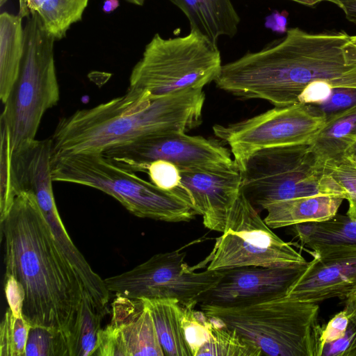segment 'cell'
Segmentation results:
<instances>
[{
	"label": "cell",
	"instance_id": "cell-1",
	"mask_svg": "<svg viewBox=\"0 0 356 356\" xmlns=\"http://www.w3.org/2000/svg\"><path fill=\"white\" fill-rule=\"evenodd\" d=\"M0 229L5 273L25 289L23 316L31 326L64 332L71 339L73 356L86 298L34 195L19 193L0 220Z\"/></svg>",
	"mask_w": 356,
	"mask_h": 356
},
{
	"label": "cell",
	"instance_id": "cell-2",
	"mask_svg": "<svg viewBox=\"0 0 356 356\" xmlns=\"http://www.w3.org/2000/svg\"><path fill=\"white\" fill-rule=\"evenodd\" d=\"M202 88L152 97L129 89L122 96L62 118L49 138L51 159L103 152L118 146L168 133H187L202 122Z\"/></svg>",
	"mask_w": 356,
	"mask_h": 356
},
{
	"label": "cell",
	"instance_id": "cell-3",
	"mask_svg": "<svg viewBox=\"0 0 356 356\" xmlns=\"http://www.w3.org/2000/svg\"><path fill=\"white\" fill-rule=\"evenodd\" d=\"M207 316L234 329L271 356H321L316 302L282 297L238 307L201 304Z\"/></svg>",
	"mask_w": 356,
	"mask_h": 356
},
{
	"label": "cell",
	"instance_id": "cell-4",
	"mask_svg": "<svg viewBox=\"0 0 356 356\" xmlns=\"http://www.w3.org/2000/svg\"><path fill=\"white\" fill-rule=\"evenodd\" d=\"M53 181L98 189L139 218L168 222H189L197 214L181 188L161 189L135 172L118 166L101 152L78 153L51 159Z\"/></svg>",
	"mask_w": 356,
	"mask_h": 356
},
{
	"label": "cell",
	"instance_id": "cell-5",
	"mask_svg": "<svg viewBox=\"0 0 356 356\" xmlns=\"http://www.w3.org/2000/svg\"><path fill=\"white\" fill-rule=\"evenodd\" d=\"M24 29L20 71L1 115L12 152L35 140L43 115L60 98L54 53L56 39L35 13L26 17Z\"/></svg>",
	"mask_w": 356,
	"mask_h": 356
},
{
	"label": "cell",
	"instance_id": "cell-6",
	"mask_svg": "<svg viewBox=\"0 0 356 356\" xmlns=\"http://www.w3.org/2000/svg\"><path fill=\"white\" fill-rule=\"evenodd\" d=\"M222 65L217 44L195 31L169 38L156 33L132 70L129 89L152 97L203 89L215 81Z\"/></svg>",
	"mask_w": 356,
	"mask_h": 356
},
{
	"label": "cell",
	"instance_id": "cell-7",
	"mask_svg": "<svg viewBox=\"0 0 356 356\" xmlns=\"http://www.w3.org/2000/svg\"><path fill=\"white\" fill-rule=\"evenodd\" d=\"M241 175V191L254 207L263 209L270 203L300 197L336 195L344 198L309 145L260 150L248 159Z\"/></svg>",
	"mask_w": 356,
	"mask_h": 356
},
{
	"label": "cell",
	"instance_id": "cell-8",
	"mask_svg": "<svg viewBox=\"0 0 356 356\" xmlns=\"http://www.w3.org/2000/svg\"><path fill=\"white\" fill-rule=\"evenodd\" d=\"M205 261H209V270L307 261L272 231L242 191L229 212L222 235L216 238Z\"/></svg>",
	"mask_w": 356,
	"mask_h": 356
},
{
	"label": "cell",
	"instance_id": "cell-9",
	"mask_svg": "<svg viewBox=\"0 0 356 356\" xmlns=\"http://www.w3.org/2000/svg\"><path fill=\"white\" fill-rule=\"evenodd\" d=\"M179 248L153 255L130 270L104 279L110 292L129 298H175L195 307L213 289L225 269L196 273Z\"/></svg>",
	"mask_w": 356,
	"mask_h": 356
},
{
	"label": "cell",
	"instance_id": "cell-10",
	"mask_svg": "<svg viewBox=\"0 0 356 356\" xmlns=\"http://www.w3.org/2000/svg\"><path fill=\"white\" fill-rule=\"evenodd\" d=\"M326 118L314 106L294 104L268 110L228 125L216 124L214 134L227 144L240 172L257 152L272 147L309 145Z\"/></svg>",
	"mask_w": 356,
	"mask_h": 356
},
{
	"label": "cell",
	"instance_id": "cell-11",
	"mask_svg": "<svg viewBox=\"0 0 356 356\" xmlns=\"http://www.w3.org/2000/svg\"><path fill=\"white\" fill-rule=\"evenodd\" d=\"M118 166L133 172L147 171L156 160L169 161L179 169L228 166L235 164L229 151L218 141L186 133H168L114 147L102 152Z\"/></svg>",
	"mask_w": 356,
	"mask_h": 356
},
{
	"label": "cell",
	"instance_id": "cell-12",
	"mask_svg": "<svg viewBox=\"0 0 356 356\" xmlns=\"http://www.w3.org/2000/svg\"><path fill=\"white\" fill-rule=\"evenodd\" d=\"M309 261L277 266H242L224 274L200 302L238 307L285 297L307 268Z\"/></svg>",
	"mask_w": 356,
	"mask_h": 356
},
{
	"label": "cell",
	"instance_id": "cell-13",
	"mask_svg": "<svg viewBox=\"0 0 356 356\" xmlns=\"http://www.w3.org/2000/svg\"><path fill=\"white\" fill-rule=\"evenodd\" d=\"M310 253L313 259L286 297L318 303L356 291V245H318Z\"/></svg>",
	"mask_w": 356,
	"mask_h": 356
},
{
	"label": "cell",
	"instance_id": "cell-14",
	"mask_svg": "<svg viewBox=\"0 0 356 356\" xmlns=\"http://www.w3.org/2000/svg\"><path fill=\"white\" fill-rule=\"evenodd\" d=\"M179 188L189 197L205 227L222 232L229 211L241 191V175L236 164L179 169Z\"/></svg>",
	"mask_w": 356,
	"mask_h": 356
},
{
	"label": "cell",
	"instance_id": "cell-15",
	"mask_svg": "<svg viewBox=\"0 0 356 356\" xmlns=\"http://www.w3.org/2000/svg\"><path fill=\"white\" fill-rule=\"evenodd\" d=\"M115 296L110 324L120 332L127 356H165L151 312L143 300Z\"/></svg>",
	"mask_w": 356,
	"mask_h": 356
},
{
	"label": "cell",
	"instance_id": "cell-16",
	"mask_svg": "<svg viewBox=\"0 0 356 356\" xmlns=\"http://www.w3.org/2000/svg\"><path fill=\"white\" fill-rule=\"evenodd\" d=\"M178 7L195 31L217 44L221 36L234 37L240 17L231 0H168Z\"/></svg>",
	"mask_w": 356,
	"mask_h": 356
},
{
	"label": "cell",
	"instance_id": "cell-17",
	"mask_svg": "<svg viewBox=\"0 0 356 356\" xmlns=\"http://www.w3.org/2000/svg\"><path fill=\"white\" fill-rule=\"evenodd\" d=\"M343 200L341 195H317L275 202L264 207V221L277 229L327 220L337 213Z\"/></svg>",
	"mask_w": 356,
	"mask_h": 356
},
{
	"label": "cell",
	"instance_id": "cell-18",
	"mask_svg": "<svg viewBox=\"0 0 356 356\" xmlns=\"http://www.w3.org/2000/svg\"><path fill=\"white\" fill-rule=\"evenodd\" d=\"M22 17L8 12L0 15V99L3 104L19 76L24 51Z\"/></svg>",
	"mask_w": 356,
	"mask_h": 356
},
{
	"label": "cell",
	"instance_id": "cell-19",
	"mask_svg": "<svg viewBox=\"0 0 356 356\" xmlns=\"http://www.w3.org/2000/svg\"><path fill=\"white\" fill-rule=\"evenodd\" d=\"M149 308L167 356H193L182 325L184 306L175 298H141Z\"/></svg>",
	"mask_w": 356,
	"mask_h": 356
},
{
	"label": "cell",
	"instance_id": "cell-20",
	"mask_svg": "<svg viewBox=\"0 0 356 356\" xmlns=\"http://www.w3.org/2000/svg\"><path fill=\"white\" fill-rule=\"evenodd\" d=\"M356 140V105L326 118L325 122L309 144L317 163L342 157L346 148Z\"/></svg>",
	"mask_w": 356,
	"mask_h": 356
},
{
	"label": "cell",
	"instance_id": "cell-21",
	"mask_svg": "<svg viewBox=\"0 0 356 356\" xmlns=\"http://www.w3.org/2000/svg\"><path fill=\"white\" fill-rule=\"evenodd\" d=\"M89 0H19L22 18L36 14L47 31L63 39L70 26L80 21Z\"/></svg>",
	"mask_w": 356,
	"mask_h": 356
},
{
	"label": "cell",
	"instance_id": "cell-22",
	"mask_svg": "<svg viewBox=\"0 0 356 356\" xmlns=\"http://www.w3.org/2000/svg\"><path fill=\"white\" fill-rule=\"evenodd\" d=\"M291 231L300 245L309 250L323 245H356V220L346 215L337 213L327 220L295 225Z\"/></svg>",
	"mask_w": 356,
	"mask_h": 356
},
{
	"label": "cell",
	"instance_id": "cell-23",
	"mask_svg": "<svg viewBox=\"0 0 356 356\" xmlns=\"http://www.w3.org/2000/svg\"><path fill=\"white\" fill-rule=\"evenodd\" d=\"M210 318L211 320V337L199 349L195 356L264 355L259 347L246 340L236 330L226 327L214 318Z\"/></svg>",
	"mask_w": 356,
	"mask_h": 356
},
{
	"label": "cell",
	"instance_id": "cell-24",
	"mask_svg": "<svg viewBox=\"0 0 356 356\" xmlns=\"http://www.w3.org/2000/svg\"><path fill=\"white\" fill-rule=\"evenodd\" d=\"M25 356H72V341L62 330L31 326Z\"/></svg>",
	"mask_w": 356,
	"mask_h": 356
},
{
	"label": "cell",
	"instance_id": "cell-25",
	"mask_svg": "<svg viewBox=\"0 0 356 356\" xmlns=\"http://www.w3.org/2000/svg\"><path fill=\"white\" fill-rule=\"evenodd\" d=\"M31 325L8 307L0 325V356H25Z\"/></svg>",
	"mask_w": 356,
	"mask_h": 356
},
{
	"label": "cell",
	"instance_id": "cell-26",
	"mask_svg": "<svg viewBox=\"0 0 356 356\" xmlns=\"http://www.w3.org/2000/svg\"><path fill=\"white\" fill-rule=\"evenodd\" d=\"M322 166L323 172L340 186L348 202L346 216L356 220V166L343 156L327 161Z\"/></svg>",
	"mask_w": 356,
	"mask_h": 356
},
{
	"label": "cell",
	"instance_id": "cell-27",
	"mask_svg": "<svg viewBox=\"0 0 356 356\" xmlns=\"http://www.w3.org/2000/svg\"><path fill=\"white\" fill-rule=\"evenodd\" d=\"M105 315L94 311L89 301L83 298L79 330L76 337L73 356L95 355L101 321Z\"/></svg>",
	"mask_w": 356,
	"mask_h": 356
},
{
	"label": "cell",
	"instance_id": "cell-28",
	"mask_svg": "<svg viewBox=\"0 0 356 356\" xmlns=\"http://www.w3.org/2000/svg\"><path fill=\"white\" fill-rule=\"evenodd\" d=\"M182 325L193 356L211 337V320L203 312L192 306H184Z\"/></svg>",
	"mask_w": 356,
	"mask_h": 356
},
{
	"label": "cell",
	"instance_id": "cell-29",
	"mask_svg": "<svg viewBox=\"0 0 356 356\" xmlns=\"http://www.w3.org/2000/svg\"><path fill=\"white\" fill-rule=\"evenodd\" d=\"M344 301L348 314L346 327L337 339L323 346L321 356H356V302L350 298Z\"/></svg>",
	"mask_w": 356,
	"mask_h": 356
},
{
	"label": "cell",
	"instance_id": "cell-30",
	"mask_svg": "<svg viewBox=\"0 0 356 356\" xmlns=\"http://www.w3.org/2000/svg\"><path fill=\"white\" fill-rule=\"evenodd\" d=\"M11 148L8 130L1 123V191H0V220H2L9 211L15 195L10 182V161Z\"/></svg>",
	"mask_w": 356,
	"mask_h": 356
},
{
	"label": "cell",
	"instance_id": "cell-31",
	"mask_svg": "<svg viewBox=\"0 0 356 356\" xmlns=\"http://www.w3.org/2000/svg\"><path fill=\"white\" fill-rule=\"evenodd\" d=\"M310 105L327 118L356 105V88H332L324 101Z\"/></svg>",
	"mask_w": 356,
	"mask_h": 356
},
{
	"label": "cell",
	"instance_id": "cell-32",
	"mask_svg": "<svg viewBox=\"0 0 356 356\" xmlns=\"http://www.w3.org/2000/svg\"><path fill=\"white\" fill-rule=\"evenodd\" d=\"M151 182L159 188L172 191L179 187L181 175L179 168L175 164L164 160H156L147 167Z\"/></svg>",
	"mask_w": 356,
	"mask_h": 356
},
{
	"label": "cell",
	"instance_id": "cell-33",
	"mask_svg": "<svg viewBox=\"0 0 356 356\" xmlns=\"http://www.w3.org/2000/svg\"><path fill=\"white\" fill-rule=\"evenodd\" d=\"M3 288L7 302L13 315L23 316L26 292L23 285L14 276L5 273Z\"/></svg>",
	"mask_w": 356,
	"mask_h": 356
},
{
	"label": "cell",
	"instance_id": "cell-34",
	"mask_svg": "<svg viewBox=\"0 0 356 356\" xmlns=\"http://www.w3.org/2000/svg\"><path fill=\"white\" fill-rule=\"evenodd\" d=\"M332 87L325 82H315L309 85L299 97V102L315 104L324 101L330 94Z\"/></svg>",
	"mask_w": 356,
	"mask_h": 356
},
{
	"label": "cell",
	"instance_id": "cell-35",
	"mask_svg": "<svg viewBox=\"0 0 356 356\" xmlns=\"http://www.w3.org/2000/svg\"><path fill=\"white\" fill-rule=\"evenodd\" d=\"M327 1L337 5L341 8L346 18L356 24V0H320Z\"/></svg>",
	"mask_w": 356,
	"mask_h": 356
},
{
	"label": "cell",
	"instance_id": "cell-36",
	"mask_svg": "<svg viewBox=\"0 0 356 356\" xmlns=\"http://www.w3.org/2000/svg\"><path fill=\"white\" fill-rule=\"evenodd\" d=\"M342 156L356 166V140L346 148Z\"/></svg>",
	"mask_w": 356,
	"mask_h": 356
},
{
	"label": "cell",
	"instance_id": "cell-37",
	"mask_svg": "<svg viewBox=\"0 0 356 356\" xmlns=\"http://www.w3.org/2000/svg\"><path fill=\"white\" fill-rule=\"evenodd\" d=\"M119 6L118 0H105L103 4V11L106 13H110L117 9Z\"/></svg>",
	"mask_w": 356,
	"mask_h": 356
},
{
	"label": "cell",
	"instance_id": "cell-38",
	"mask_svg": "<svg viewBox=\"0 0 356 356\" xmlns=\"http://www.w3.org/2000/svg\"><path fill=\"white\" fill-rule=\"evenodd\" d=\"M348 51L356 58V35L350 36V41L346 45Z\"/></svg>",
	"mask_w": 356,
	"mask_h": 356
},
{
	"label": "cell",
	"instance_id": "cell-39",
	"mask_svg": "<svg viewBox=\"0 0 356 356\" xmlns=\"http://www.w3.org/2000/svg\"><path fill=\"white\" fill-rule=\"evenodd\" d=\"M300 3L303 5L313 6L316 4V0H291Z\"/></svg>",
	"mask_w": 356,
	"mask_h": 356
},
{
	"label": "cell",
	"instance_id": "cell-40",
	"mask_svg": "<svg viewBox=\"0 0 356 356\" xmlns=\"http://www.w3.org/2000/svg\"><path fill=\"white\" fill-rule=\"evenodd\" d=\"M127 1L138 5V6H142L145 0H127Z\"/></svg>",
	"mask_w": 356,
	"mask_h": 356
},
{
	"label": "cell",
	"instance_id": "cell-41",
	"mask_svg": "<svg viewBox=\"0 0 356 356\" xmlns=\"http://www.w3.org/2000/svg\"><path fill=\"white\" fill-rule=\"evenodd\" d=\"M347 298H350L356 302V291L354 293H353L350 296H349Z\"/></svg>",
	"mask_w": 356,
	"mask_h": 356
},
{
	"label": "cell",
	"instance_id": "cell-42",
	"mask_svg": "<svg viewBox=\"0 0 356 356\" xmlns=\"http://www.w3.org/2000/svg\"><path fill=\"white\" fill-rule=\"evenodd\" d=\"M5 1V0H1V5L3 4V3Z\"/></svg>",
	"mask_w": 356,
	"mask_h": 356
}]
</instances>
